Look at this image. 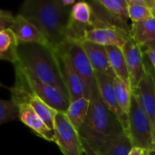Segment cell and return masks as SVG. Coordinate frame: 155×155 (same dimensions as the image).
Instances as JSON below:
<instances>
[{"label": "cell", "instance_id": "6da1fadb", "mask_svg": "<svg viewBox=\"0 0 155 155\" xmlns=\"http://www.w3.org/2000/svg\"><path fill=\"white\" fill-rule=\"evenodd\" d=\"M72 7L64 5L62 0H25L18 15L33 23L57 52L68 41Z\"/></svg>", "mask_w": 155, "mask_h": 155}, {"label": "cell", "instance_id": "7a4b0ae2", "mask_svg": "<svg viewBox=\"0 0 155 155\" xmlns=\"http://www.w3.org/2000/svg\"><path fill=\"white\" fill-rule=\"evenodd\" d=\"M17 62L29 76L54 85L68 94L58 54L51 46L37 43L19 44Z\"/></svg>", "mask_w": 155, "mask_h": 155}, {"label": "cell", "instance_id": "3957f363", "mask_svg": "<svg viewBox=\"0 0 155 155\" xmlns=\"http://www.w3.org/2000/svg\"><path fill=\"white\" fill-rule=\"evenodd\" d=\"M89 101L87 116L78 131L82 140L88 143L101 142L126 132L118 118L109 110L101 98L98 88L92 92Z\"/></svg>", "mask_w": 155, "mask_h": 155}, {"label": "cell", "instance_id": "277c9868", "mask_svg": "<svg viewBox=\"0 0 155 155\" xmlns=\"http://www.w3.org/2000/svg\"><path fill=\"white\" fill-rule=\"evenodd\" d=\"M133 147L148 151L155 147V131L152 121L133 95L126 131Z\"/></svg>", "mask_w": 155, "mask_h": 155}, {"label": "cell", "instance_id": "5b68a950", "mask_svg": "<svg viewBox=\"0 0 155 155\" xmlns=\"http://www.w3.org/2000/svg\"><path fill=\"white\" fill-rule=\"evenodd\" d=\"M57 52H62L67 56L72 67L83 80L91 95L92 92L97 88L95 73L81 43L75 40H68Z\"/></svg>", "mask_w": 155, "mask_h": 155}, {"label": "cell", "instance_id": "8992f818", "mask_svg": "<svg viewBox=\"0 0 155 155\" xmlns=\"http://www.w3.org/2000/svg\"><path fill=\"white\" fill-rule=\"evenodd\" d=\"M54 143L64 155H83L84 147L78 131L72 125L65 114L56 113L54 118Z\"/></svg>", "mask_w": 155, "mask_h": 155}, {"label": "cell", "instance_id": "52a82bcc", "mask_svg": "<svg viewBox=\"0 0 155 155\" xmlns=\"http://www.w3.org/2000/svg\"><path fill=\"white\" fill-rule=\"evenodd\" d=\"M130 37V33L121 27L113 25L112 24L100 23L99 25L92 24V26L84 33L83 40L103 46H117L123 48Z\"/></svg>", "mask_w": 155, "mask_h": 155}, {"label": "cell", "instance_id": "ba28073f", "mask_svg": "<svg viewBox=\"0 0 155 155\" xmlns=\"http://www.w3.org/2000/svg\"><path fill=\"white\" fill-rule=\"evenodd\" d=\"M25 75L32 90L47 105H49L51 108H53L56 112L65 114L70 104L69 95L66 93H64V91H62L61 89L54 85L40 82L37 79H35L29 76L26 73H25Z\"/></svg>", "mask_w": 155, "mask_h": 155}, {"label": "cell", "instance_id": "9c48e42d", "mask_svg": "<svg viewBox=\"0 0 155 155\" xmlns=\"http://www.w3.org/2000/svg\"><path fill=\"white\" fill-rule=\"evenodd\" d=\"M129 74L132 91L134 90L146 74L142 47L130 37L122 48Z\"/></svg>", "mask_w": 155, "mask_h": 155}, {"label": "cell", "instance_id": "30bf717a", "mask_svg": "<svg viewBox=\"0 0 155 155\" xmlns=\"http://www.w3.org/2000/svg\"><path fill=\"white\" fill-rule=\"evenodd\" d=\"M57 54L59 56L62 76L69 95L70 103L82 97L89 99L90 94L86 85L72 67L67 56L62 52H57Z\"/></svg>", "mask_w": 155, "mask_h": 155}, {"label": "cell", "instance_id": "8fae6325", "mask_svg": "<svg viewBox=\"0 0 155 155\" xmlns=\"http://www.w3.org/2000/svg\"><path fill=\"white\" fill-rule=\"evenodd\" d=\"M114 78L105 75L104 74L95 73V80L101 98L103 99L106 106L109 108V110L118 118L124 130L127 131L128 115L124 113V111L121 109L117 103L114 93Z\"/></svg>", "mask_w": 155, "mask_h": 155}, {"label": "cell", "instance_id": "7c38bea8", "mask_svg": "<svg viewBox=\"0 0 155 155\" xmlns=\"http://www.w3.org/2000/svg\"><path fill=\"white\" fill-rule=\"evenodd\" d=\"M16 106L18 107V120L20 122H22L25 126H27L38 137L43 138L48 142L54 143V132L52 131L45 124V123L28 104L21 103L18 104Z\"/></svg>", "mask_w": 155, "mask_h": 155}, {"label": "cell", "instance_id": "4fadbf2b", "mask_svg": "<svg viewBox=\"0 0 155 155\" xmlns=\"http://www.w3.org/2000/svg\"><path fill=\"white\" fill-rule=\"evenodd\" d=\"M132 94L152 121L155 131V85L153 78L148 71Z\"/></svg>", "mask_w": 155, "mask_h": 155}, {"label": "cell", "instance_id": "5bb4252c", "mask_svg": "<svg viewBox=\"0 0 155 155\" xmlns=\"http://www.w3.org/2000/svg\"><path fill=\"white\" fill-rule=\"evenodd\" d=\"M79 42L81 43V45L84 48L94 73L104 74L113 78L116 77L113 69L110 66L105 46L86 40Z\"/></svg>", "mask_w": 155, "mask_h": 155}, {"label": "cell", "instance_id": "9a60e30c", "mask_svg": "<svg viewBox=\"0 0 155 155\" xmlns=\"http://www.w3.org/2000/svg\"><path fill=\"white\" fill-rule=\"evenodd\" d=\"M10 29L15 34L18 44L37 43L49 45L41 31L33 23L28 21L21 15L17 14L15 16L14 23Z\"/></svg>", "mask_w": 155, "mask_h": 155}, {"label": "cell", "instance_id": "2e32d148", "mask_svg": "<svg viewBox=\"0 0 155 155\" xmlns=\"http://www.w3.org/2000/svg\"><path fill=\"white\" fill-rule=\"evenodd\" d=\"M88 144L99 155H129L134 148L126 132L116 137Z\"/></svg>", "mask_w": 155, "mask_h": 155}, {"label": "cell", "instance_id": "e0dca14e", "mask_svg": "<svg viewBox=\"0 0 155 155\" xmlns=\"http://www.w3.org/2000/svg\"><path fill=\"white\" fill-rule=\"evenodd\" d=\"M97 2L103 10L108 13L112 19L116 22L117 26L126 30L124 25H127V21L130 19L127 0H99Z\"/></svg>", "mask_w": 155, "mask_h": 155}, {"label": "cell", "instance_id": "ac0fdd59", "mask_svg": "<svg viewBox=\"0 0 155 155\" xmlns=\"http://www.w3.org/2000/svg\"><path fill=\"white\" fill-rule=\"evenodd\" d=\"M131 37L140 45L143 46L155 40V16L140 22H134L130 29Z\"/></svg>", "mask_w": 155, "mask_h": 155}, {"label": "cell", "instance_id": "d6986e66", "mask_svg": "<svg viewBox=\"0 0 155 155\" xmlns=\"http://www.w3.org/2000/svg\"><path fill=\"white\" fill-rule=\"evenodd\" d=\"M18 41L13 33L9 29H5L0 32V60L7 61L13 64L17 62V49Z\"/></svg>", "mask_w": 155, "mask_h": 155}, {"label": "cell", "instance_id": "ffe728a7", "mask_svg": "<svg viewBox=\"0 0 155 155\" xmlns=\"http://www.w3.org/2000/svg\"><path fill=\"white\" fill-rule=\"evenodd\" d=\"M105 49L108 54L110 66L113 69L115 76L130 84L129 74L123 49L117 46H105Z\"/></svg>", "mask_w": 155, "mask_h": 155}, {"label": "cell", "instance_id": "44dd1931", "mask_svg": "<svg viewBox=\"0 0 155 155\" xmlns=\"http://www.w3.org/2000/svg\"><path fill=\"white\" fill-rule=\"evenodd\" d=\"M89 105V99L82 97L74 102H71L67 111L65 112L67 119L77 131H79L87 116Z\"/></svg>", "mask_w": 155, "mask_h": 155}, {"label": "cell", "instance_id": "7402d4cb", "mask_svg": "<svg viewBox=\"0 0 155 155\" xmlns=\"http://www.w3.org/2000/svg\"><path fill=\"white\" fill-rule=\"evenodd\" d=\"M114 86L117 103L121 109L124 111V113L128 115L131 106V100L133 96L131 85L126 84L120 78L115 77L114 79Z\"/></svg>", "mask_w": 155, "mask_h": 155}, {"label": "cell", "instance_id": "603a6c76", "mask_svg": "<svg viewBox=\"0 0 155 155\" xmlns=\"http://www.w3.org/2000/svg\"><path fill=\"white\" fill-rule=\"evenodd\" d=\"M129 18L132 22H140L153 16L145 0H127Z\"/></svg>", "mask_w": 155, "mask_h": 155}, {"label": "cell", "instance_id": "cb8c5ba5", "mask_svg": "<svg viewBox=\"0 0 155 155\" xmlns=\"http://www.w3.org/2000/svg\"><path fill=\"white\" fill-rule=\"evenodd\" d=\"M18 107L10 99L5 100L0 98V125L18 120Z\"/></svg>", "mask_w": 155, "mask_h": 155}, {"label": "cell", "instance_id": "d4e9b609", "mask_svg": "<svg viewBox=\"0 0 155 155\" xmlns=\"http://www.w3.org/2000/svg\"><path fill=\"white\" fill-rule=\"evenodd\" d=\"M15 15H14L10 11L0 9V32L11 28L15 20Z\"/></svg>", "mask_w": 155, "mask_h": 155}, {"label": "cell", "instance_id": "484cf974", "mask_svg": "<svg viewBox=\"0 0 155 155\" xmlns=\"http://www.w3.org/2000/svg\"><path fill=\"white\" fill-rule=\"evenodd\" d=\"M143 52V54L148 57L152 66L153 67L155 70V49L150 48V47H146V46H142Z\"/></svg>", "mask_w": 155, "mask_h": 155}, {"label": "cell", "instance_id": "4316f807", "mask_svg": "<svg viewBox=\"0 0 155 155\" xmlns=\"http://www.w3.org/2000/svg\"><path fill=\"white\" fill-rule=\"evenodd\" d=\"M143 62H144L145 70H146V71H148V72L152 74V76H153V82H154V85H155V70L153 69V67L152 66V64H151V63H150V61H149L148 57H147L144 54H143Z\"/></svg>", "mask_w": 155, "mask_h": 155}, {"label": "cell", "instance_id": "83f0119b", "mask_svg": "<svg viewBox=\"0 0 155 155\" xmlns=\"http://www.w3.org/2000/svg\"><path fill=\"white\" fill-rule=\"evenodd\" d=\"M82 140V139H81ZM82 143H83V147H84V153L85 155H99L94 149L91 145H89L86 142L82 140Z\"/></svg>", "mask_w": 155, "mask_h": 155}, {"label": "cell", "instance_id": "f1b7e54d", "mask_svg": "<svg viewBox=\"0 0 155 155\" xmlns=\"http://www.w3.org/2000/svg\"><path fill=\"white\" fill-rule=\"evenodd\" d=\"M143 151L142 150V149H139V148H133L132 149V151H131V153H130V154L129 155H143Z\"/></svg>", "mask_w": 155, "mask_h": 155}, {"label": "cell", "instance_id": "f546056e", "mask_svg": "<svg viewBox=\"0 0 155 155\" xmlns=\"http://www.w3.org/2000/svg\"><path fill=\"white\" fill-rule=\"evenodd\" d=\"M143 46H146V47H150V48H153V49H155V40L154 41H152L150 43H148L147 45H143ZM142 47V46H141Z\"/></svg>", "mask_w": 155, "mask_h": 155}, {"label": "cell", "instance_id": "4dcf8cb0", "mask_svg": "<svg viewBox=\"0 0 155 155\" xmlns=\"http://www.w3.org/2000/svg\"><path fill=\"white\" fill-rule=\"evenodd\" d=\"M146 154L147 155H155V147L151 149V150H148V151H145Z\"/></svg>", "mask_w": 155, "mask_h": 155}, {"label": "cell", "instance_id": "1f68e13d", "mask_svg": "<svg viewBox=\"0 0 155 155\" xmlns=\"http://www.w3.org/2000/svg\"><path fill=\"white\" fill-rule=\"evenodd\" d=\"M143 155H147V154H146V153H145V151H143Z\"/></svg>", "mask_w": 155, "mask_h": 155}, {"label": "cell", "instance_id": "d6a6232c", "mask_svg": "<svg viewBox=\"0 0 155 155\" xmlns=\"http://www.w3.org/2000/svg\"><path fill=\"white\" fill-rule=\"evenodd\" d=\"M0 87H5V86H4V85H3V84H2L0 83Z\"/></svg>", "mask_w": 155, "mask_h": 155}]
</instances>
